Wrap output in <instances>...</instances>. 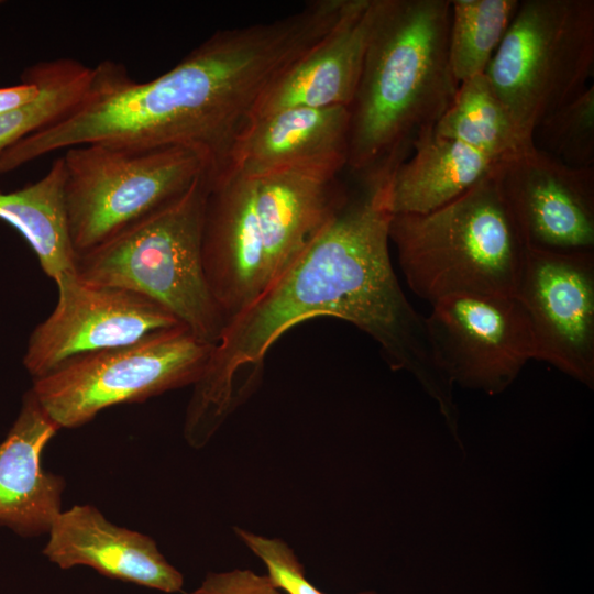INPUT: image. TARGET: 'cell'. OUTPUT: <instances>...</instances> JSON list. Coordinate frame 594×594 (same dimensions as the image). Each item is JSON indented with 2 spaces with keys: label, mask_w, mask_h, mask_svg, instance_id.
I'll use <instances>...</instances> for the list:
<instances>
[{
  "label": "cell",
  "mask_w": 594,
  "mask_h": 594,
  "mask_svg": "<svg viewBox=\"0 0 594 594\" xmlns=\"http://www.w3.org/2000/svg\"><path fill=\"white\" fill-rule=\"evenodd\" d=\"M64 187L65 169L59 156L38 180L14 191H0V219L25 239L42 270L54 282L75 273L77 258Z\"/></svg>",
  "instance_id": "19"
},
{
  "label": "cell",
  "mask_w": 594,
  "mask_h": 594,
  "mask_svg": "<svg viewBox=\"0 0 594 594\" xmlns=\"http://www.w3.org/2000/svg\"><path fill=\"white\" fill-rule=\"evenodd\" d=\"M55 283V308L31 333L23 358L33 380L76 360L184 327L165 308L138 293L90 284L76 273Z\"/></svg>",
  "instance_id": "9"
},
{
  "label": "cell",
  "mask_w": 594,
  "mask_h": 594,
  "mask_svg": "<svg viewBox=\"0 0 594 594\" xmlns=\"http://www.w3.org/2000/svg\"><path fill=\"white\" fill-rule=\"evenodd\" d=\"M246 547L266 565L271 582L286 594H324L312 585L294 551L280 539L266 538L235 527Z\"/></svg>",
  "instance_id": "24"
},
{
  "label": "cell",
  "mask_w": 594,
  "mask_h": 594,
  "mask_svg": "<svg viewBox=\"0 0 594 594\" xmlns=\"http://www.w3.org/2000/svg\"><path fill=\"white\" fill-rule=\"evenodd\" d=\"M358 594H376L375 592H362V593H358Z\"/></svg>",
  "instance_id": "27"
},
{
  "label": "cell",
  "mask_w": 594,
  "mask_h": 594,
  "mask_svg": "<svg viewBox=\"0 0 594 594\" xmlns=\"http://www.w3.org/2000/svg\"><path fill=\"white\" fill-rule=\"evenodd\" d=\"M376 1L351 0L337 24L261 95L249 121L293 107H349L361 77Z\"/></svg>",
  "instance_id": "15"
},
{
  "label": "cell",
  "mask_w": 594,
  "mask_h": 594,
  "mask_svg": "<svg viewBox=\"0 0 594 594\" xmlns=\"http://www.w3.org/2000/svg\"><path fill=\"white\" fill-rule=\"evenodd\" d=\"M451 0H377L361 77L349 106L346 166L362 180L389 176L435 129L459 82L448 53Z\"/></svg>",
  "instance_id": "3"
},
{
  "label": "cell",
  "mask_w": 594,
  "mask_h": 594,
  "mask_svg": "<svg viewBox=\"0 0 594 594\" xmlns=\"http://www.w3.org/2000/svg\"><path fill=\"white\" fill-rule=\"evenodd\" d=\"M0 3H1V1H0Z\"/></svg>",
  "instance_id": "28"
},
{
  "label": "cell",
  "mask_w": 594,
  "mask_h": 594,
  "mask_svg": "<svg viewBox=\"0 0 594 594\" xmlns=\"http://www.w3.org/2000/svg\"><path fill=\"white\" fill-rule=\"evenodd\" d=\"M433 132L498 162L534 144L516 127L484 74L460 82Z\"/></svg>",
  "instance_id": "20"
},
{
  "label": "cell",
  "mask_w": 594,
  "mask_h": 594,
  "mask_svg": "<svg viewBox=\"0 0 594 594\" xmlns=\"http://www.w3.org/2000/svg\"><path fill=\"white\" fill-rule=\"evenodd\" d=\"M310 2L273 22L220 30L158 77L134 81L125 67H94L84 101L0 154V174L46 154L89 143L183 146L217 173L261 95L330 30Z\"/></svg>",
  "instance_id": "2"
},
{
  "label": "cell",
  "mask_w": 594,
  "mask_h": 594,
  "mask_svg": "<svg viewBox=\"0 0 594 594\" xmlns=\"http://www.w3.org/2000/svg\"><path fill=\"white\" fill-rule=\"evenodd\" d=\"M411 152L389 180L393 215L433 211L472 188L497 163L433 130L421 135Z\"/></svg>",
  "instance_id": "18"
},
{
  "label": "cell",
  "mask_w": 594,
  "mask_h": 594,
  "mask_svg": "<svg viewBox=\"0 0 594 594\" xmlns=\"http://www.w3.org/2000/svg\"><path fill=\"white\" fill-rule=\"evenodd\" d=\"M493 174L528 249L594 252V167H571L531 144Z\"/></svg>",
  "instance_id": "12"
},
{
  "label": "cell",
  "mask_w": 594,
  "mask_h": 594,
  "mask_svg": "<svg viewBox=\"0 0 594 594\" xmlns=\"http://www.w3.org/2000/svg\"><path fill=\"white\" fill-rule=\"evenodd\" d=\"M48 534L43 554L63 570L86 565L105 576L165 593L183 588V574L152 538L111 524L94 506L61 512Z\"/></svg>",
  "instance_id": "16"
},
{
  "label": "cell",
  "mask_w": 594,
  "mask_h": 594,
  "mask_svg": "<svg viewBox=\"0 0 594 594\" xmlns=\"http://www.w3.org/2000/svg\"><path fill=\"white\" fill-rule=\"evenodd\" d=\"M209 173L183 195L106 243L77 256L76 275L90 284L138 293L215 345L226 319L202 261Z\"/></svg>",
  "instance_id": "5"
},
{
  "label": "cell",
  "mask_w": 594,
  "mask_h": 594,
  "mask_svg": "<svg viewBox=\"0 0 594 594\" xmlns=\"http://www.w3.org/2000/svg\"><path fill=\"white\" fill-rule=\"evenodd\" d=\"M256 228L270 286L331 222L349 198L338 175L284 169L253 177Z\"/></svg>",
  "instance_id": "14"
},
{
  "label": "cell",
  "mask_w": 594,
  "mask_h": 594,
  "mask_svg": "<svg viewBox=\"0 0 594 594\" xmlns=\"http://www.w3.org/2000/svg\"><path fill=\"white\" fill-rule=\"evenodd\" d=\"M388 237L409 288L430 304L516 295L528 248L493 168L433 211L393 215Z\"/></svg>",
  "instance_id": "4"
},
{
  "label": "cell",
  "mask_w": 594,
  "mask_h": 594,
  "mask_svg": "<svg viewBox=\"0 0 594 594\" xmlns=\"http://www.w3.org/2000/svg\"><path fill=\"white\" fill-rule=\"evenodd\" d=\"M593 68V0H524L484 75L534 141L541 121L588 86Z\"/></svg>",
  "instance_id": "7"
},
{
  "label": "cell",
  "mask_w": 594,
  "mask_h": 594,
  "mask_svg": "<svg viewBox=\"0 0 594 594\" xmlns=\"http://www.w3.org/2000/svg\"><path fill=\"white\" fill-rule=\"evenodd\" d=\"M58 429L31 389L0 443V526L20 536L48 532L62 512L65 482L42 468L44 448Z\"/></svg>",
  "instance_id": "17"
},
{
  "label": "cell",
  "mask_w": 594,
  "mask_h": 594,
  "mask_svg": "<svg viewBox=\"0 0 594 594\" xmlns=\"http://www.w3.org/2000/svg\"><path fill=\"white\" fill-rule=\"evenodd\" d=\"M535 360L572 377L594 380V252L527 249L517 287Z\"/></svg>",
  "instance_id": "11"
},
{
  "label": "cell",
  "mask_w": 594,
  "mask_h": 594,
  "mask_svg": "<svg viewBox=\"0 0 594 594\" xmlns=\"http://www.w3.org/2000/svg\"><path fill=\"white\" fill-rule=\"evenodd\" d=\"M212 349V344L179 327L76 360L33 380L31 389L59 429L77 428L108 407L195 385L206 371Z\"/></svg>",
  "instance_id": "8"
},
{
  "label": "cell",
  "mask_w": 594,
  "mask_h": 594,
  "mask_svg": "<svg viewBox=\"0 0 594 594\" xmlns=\"http://www.w3.org/2000/svg\"><path fill=\"white\" fill-rule=\"evenodd\" d=\"M22 76L34 80L40 94L29 105L0 114V154L79 106L90 91L94 67L62 57L32 65Z\"/></svg>",
  "instance_id": "21"
},
{
  "label": "cell",
  "mask_w": 594,
  "mask_h": 594,
  "mask_svg": "<svg viewBox=\"0 0 594 594\" xmlns=\"http://www.w3.org/2000/svg\"><path fill=\"white\" fill-rule=\"evenodd\" d=\"M537 132L539 150L571 167H594V86L543 119Z\"/></svg>",
  "instance_id": "23"
},
{
  "label": "cell",
  "mask_w": 594,
  "mask_h": 594,
  "mask_svg": "<svg viewBox=\"0 0 594 594\" xmlns=\"http://www.w3.org/2000/svg\"><path fill=\"white\" fill-rule=\"evenodd\" d=\"M349 131L345 106L282 109L249 121L217 173L253 178L299 168L338 175L348 163Z\"/></svg>",
  "instance_id": "13"
},
{
  "label": "cell",
  "mask_w": 594,
  "mask_h": 594,
  "mask_svg": "<svg viewBox=\"0 0 594 594\" xmlns=\"http://www.w3.org/2000/svg\"><path fill=\"white\" fill-rule=\"evenodd\" d=\"M190 594H283L268 579L251 570L208 573Z\"/></svg>",
  "instance_id": "25"
},
{
  "label": "cell",
  "mask_w": 594,
  "mask_h": 594,
  "mask_svg": "<svg viewBox=\"0 0 594 594\" xmlns=\"http://www.w3.org/2000/svg\"><path fill=\"white\" fill-rule=\"evenodd\" d=\"M518 6V0H451L448 53L459 84L484 74Z\"/></svg>",
  "instance_id": "22"
},
{
  "label": "cell",
  "mask_w": 594,
  "mask_h": 594,
  "mask_svg": "<svg viewBox=\"0 0 594 594\" xmlns=\"http://www.w3.org/2000/svg\"><path fill=\"white\" fill-rule=\"evenodd\" d=\"M21 78V84L0 88V114L24 107L37 98L38 85L28 77Z\"/></svg>",
  "instance_id": "26"
},
{
  "label": "cell",
  "mask_w": 594,
  "mask_h": 594,
  "mask_svg": "<svg viewBox=\"0 0 594 594\" xmlns=\"http://www.w3.org/2000/svg\"><path fill=\"white\" fill-rule=\"evenodd\" d=\"M62 157L77 256L150 217L212 173L205 155L183 146L89 143L66 148Z\"/></svg>",
  "instance_id": "6"
},
{
  "label": "cell",
  "mask_w": 594,
  "mask_h": 594,
  "mask_svg": "<svg viewBox=\"0 0 594 594\" xmlns=\"http://www.w3.org/2000/svg\"><path fill=\"white\" fill-rule=\"evenodd\" d=\"M388 177L362 182L356 195L288 268L226 323L194 385L184 428L210 438L253 392L266 354L289 329L316 317L354 324L380 344L391 367L414 374L444 399L449 378L435 354L426 317L407 299L389 256Z\"/></svg>",
  "instance_id": "1"
},
{
  "label": "cell",
  "mask_w": 594,
  "mask_h": 594,
  "mask_svg": "<svg viewBox=\"0 0 594 594\" xmlns=\"http://www.w3.org/2000/svg\"><path fill=\"white\" fill-rule=\"evenodd\" d=\"M431 306L426 324L450 382L499 391L535 360L529 320L516 296L457 295Z\"/></svg>",
  "instance_id": "10"
}]
</instances>
